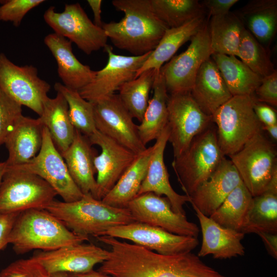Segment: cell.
<instances>
[{
	"mask_svg": "<svg viewBox=\"0 0 277 277\" xmlns=\"http://www.w3.org/2000/svg\"><path fill=\"white\" fill-rule=\"evenodd\" d=\"M167 112L168 142L174 157L184 152L193 138L213 123L212 116L201 109L190 92L169 94Z\"/></svg>",
	"mask_w": 277,
	"mask_h": 277,
	"instance_id": "8fae6325",
	"label": "cell"
},
{
	"mask_svg": "<svg viewBox=\"0 0 277 277\" xmlns=\"http://www.w3.org/2000/svg\"><path fill=\"white\" fill-rule=\"evenodd\" d=\"M54 88L62 94L68 106L69 115L75 129L89 137L97 130L94 121V104L84 99L78 91L56 83Z\"/></svg>",
	"mask_w": 277,
	"mask_h": 277,
	"instance_id": "74e56055",
	"label": "cell"
},
{
	"mask_svg": "<svg viewBox=\"0 0 277 277\" xmlns=\"http://www.w3.org/2000/svg\"><path fill=\"white\" fill-rule=\"evenodd\" d=\"M159 70L150 69L124 83L118 90V97L133 118L141 122L149 101L155 74Z\"/></svg>",
	"mask_w": 277,
	"mask_h": 277,
	"instance_id": "d590c367",
	"label": "cell"
},
{
	"mask_svg": "<svg viewBox=\"0 0 277 277\" xmlns=\"http://www.w3.org/2000/svg\"><path fill=\"white\" fill-rule=\"evenodd\" d=\"M104 49L108 56L106 65L96 71L93 79L78 90L84 99L93 104L114 94L124 83L135 78L137 71L151 52L126 56L114 53L108 45Z\"/></svg>",
	"mask_w": 277,
	"mask_h": 277,
	"instance_id": "5bb4252c",
	"label": "cell"
},
{
	"mask_svg": "<svg viewBox=\"0 0 277 277\" xmlns=\"http://www.w3.org/2000/svg\"><path fill=\"white\" fill-rule=\"evenodd\" d=\"M234 13L245 29L268 48L276 32L277 1L251 0Z\"/></svg>",
	"mask_w": 277,
	"mask_h": 277,
	"instance_id": "4316f807",
	"label": "cell"
},
{
	"mask_svg": "<svg viewBox=\"0 0 277 277\" xmlns=\"http://www.w3.org/2000/svg\"><path fill=\"white\" fill-rule=\"evenodd\" d=\"M87 3L93 14L94 24L98 27H102L103 24L101 17L102 1L88 0Z\"/></svg>",
	"mask_w": 277,
	"mask_h": 277,
	"instance_id": "c3c4849f",
	"label": "cell"
},
{
	"mask_svg": "<svg viewBox=\"0 0 277 277\" xmlns=\"http://www.w3.org/2000/svg\"><path fill=\"white\" fill-rule=\"evenodd\" d=\"M244 29L234 12L212 16L208 29L213 54L236 56Z\"/></svg>",
	"mask_w": 277,
	"mask_h": 277,
	"instance_id": "e575fe53",
	"label": "cell"
},
{
	"mask_svg": "<svg viewBox=\"0 0 277 277\" xmlns=\"http://www.w3.org/2000/svg\"><path fill=\"white\" fill-rule=\"evenodd\" d=\"M127 208L136 222L165 230L173 234L197 238V225L189 221L186 215L175 213L168 199L152 192L135 197Z\"/></svg>",
	"mask_w": 277,
	"mask_h": 277,
	"instance_id": "9a60e30c",
	"label": "cell"
},
{
	"mask_svg": "<svg viewBox=\"0 0 277 277\" xmlns=\"http://www.w3.org/2000/svg\"><path fill=\"white\" fill-rule=\"evenodd\" d=\"M22 106L0 89V146L23 115Z\"/></svg>",
	"mask_w": 277,
	"mask_h": 277,
	"instance_id": "ab89813d",
	"label": "cell"
},
{
	"mask_svg": "<svg viewBox=\"0 0 277 277\" xmlns=\"http://www.w3.org/2000/svg\"><path fill=\"white\" fill-rule=\"evenodd\" d=\"M206 15L197 17L177 28H168L155 49L136 73V77L143 72L160 70L179 49L202 28L206 22Z\"/></svg>",
	"mask_w": 277,
	"mask_h": 277,
	"instance_id": "f1b7e54d",
	"label": "cell"
},
{
	"mask_svg": "<svg viewBox=\"0 0 277 277\" xmlns=\"http://www.w3.org/2000/svg\"><path fill=\"white\" fill-rule=\"evenodd\" d=\"M169 135V131L167 125L153 145L154 150L147 172L137 196L147 192L164 195L169 201L175 213L186 215L183 206L187 202H190V199L186 195L177 193L173 189L164 162V152Z\"/></svg>",
	"mask_w": 277,
	"mask_h": 277,
	"instance_id": "44dd1931",
	"label": "cell"
},
{
	"mask_svg": "<svg viewBox=\"0 0 277 277\" xmlns=\"http://www.w3.org/2000/svg\"><path fill=\"white\" fill-rule=\"evenodd\" d=\"M69 274L71 277H112L109 275L101 272L98 270L95 271L93 269L84 273Z\"/></svg>",
	"mask_w": 277,
	"mask_h": 277,
	"instance_id": "681fc988",
	"label": "cell"
},
{
	"mask_svg": "<svg viewBox=\"0 0 277 277\" xmlns=\"http://www.w3.org/2000/svg\"><path fill=\"white\" fill-rule=\"evenodd\" d=\"M262 130L266 131L269 135L272 141L275 143L277 141V124L273 125H263Z\"/></svg>",
	"mask_w": 277,
	"mask_h": 277,
	"instance_id": "f907efd6",
	"label": "cell"
},
{
	"mask_svg": "<svg viewBox=\"0 0 277 277\" xmlns=\"http://www.w3.org/2000/svg\"><path fill=\"white\" fill-rule=\"evenodd\" d=\"M265 232L277 234V173L267 188L253 197L244 234Z\"/></svg>",
	"mask_w": 277,
	"mask_h": 277,
	"instance_id": "d6a6232c",
	"label": "cell"
},
{
	"mask_svg": "<svg viewBox=\"0 0 277 277\" xmlns=\"http://www.w3.org/2000/svg\"><path fill=\"white\" fill-rule=\"evenodd\" d=\"M89 237L77 234L45 209H32L21 212L12 228L9 244L17 254L32 250L50 251L80 244Z\"/></svg>",
	"mask_w": 277,
	"mask_h": 277,
	"instance_id": "3957f363",
	"label": "cell"
},
{
	"mask_svg": "<svg viewBox=\"0 0 277 277\" xmlns=\"http://www.w3.org/2000/svg\"><path fill=\"white\" fill-rule=\"evenodd\" d=\"M112 4L125 14L119 22L102 26L114 46L134 56L153 51L168 27L155 14L150 0H113Z\"/></svg>",
	"mask_w": 277,
	"mask_h": 277,
	"instance_id": "7a4b0ae2",
	"label": "cell"
},
{
	"mask_svg": "<svg viewBox=\"0 0 277 277\" xmlns=\"http://www.w3.org/2000/svg\"><path fill=\"white\" fill-rule=\"evenodd\" d=\"M39 117L48 130L55 147L62 154L72 143L75 129L69 117L67 101L61 93L57 92L54 98H46Z\"/></svg>",
	"mask_w": 277,
	"mask_h": 277,
	"instance_id": "f546056e",
	"label": "cell"
},
{
	"mask_svg": "<svg viewBox=\"0 0 277 277\" xmlns=\"http://www.w3.org/2000/svg\"><path fill=\"white\" fill-rule=\"evenodd\" d=\"M88 138L75 129L73 141L61 154L72 180L84 194L95 198L96 182L94 158L96 155Z\"/></svg>",
	"mask_w": 277,
	"mask_h": 277,
	"instance_id": "d4e9b609",
	"label": "cell"
},
{
	"mask_svg": "<svg viewBox=\"0 0 277 277\" xmlns=\"http://www.w3.org/2000/svg\"><path fill=\"white\" fill-rule=\"evenodd\" d=\"M254 112L263 125L277 124L276 111L272 106L256 101L253 106Z\"/></svg>",
	"mask_w": 277,
	"mask_h": 277,
	"instance_id": "f6af8a7d",
	"label": "cell"
},
{
	"mask_svg": "<svg viewBox=\"0 0 277 277\" xmlns=\"http://www.w3.org/2000/svg\"><path fill=\"white\" fill-rule=\"evenodd\" d=\"M109 250L93 244L68 245L50 251L36 252L32 257L51 275L56 273H80L89 271L108 256Z\"/></svg>",
	"mask_w": 277,
	"mask_h": 277,
	"instance_id": "d6986e66",
	"label": "cell"
},
{
	"mask_svg": "<svg viewBox=\"0 0 277 277\" xmlns=\"http://www.w3.org/2000/svg\"><path fill=\"white\" fill-rule=\"evenodd\" d=\"M256 101L253 95L232 96L211 115L225 156L239 151L262 130V124L253 109Z\"/></svg>",
	"mask_w": 277,
	"mask_h": 277,
	"instance_id": "5b68a950",
	"label": "cell"
},
{
	"mask_svg": "<svg viewBox=\"0 0 277 277\" xmlns=\"http://www.w3.org/2000/svg\"><path fill=\"white\" fill-rule=\"evenodd\" d=\"M44 127L39 117H19L4 143L9 153L7 167L25 164L37 155L42 145Z\"/></svg>",
	"mask_w": 277,
	"mask_h": 277,
	"instance_id": "cb8c5ba5",
	"label": "cell"
},
{
	"mask_svg": "<svg viewBox=\"0 0 277 277\" xmlns=\"http://www.w3.org/2000/svg\"><path fill=\"white\" fill-rule=\"evenodd\" d=\"M261 238L270 255L277 258V234L259 232L256 233Z\"/></svg>",
	"mask_w": 277,
	"mask_h": 277,
	"instance_id": "7dc6e473",
	"label": "cell"
},
{
	"mask_svg": "<svg viewBox=\"0 0 277 277\" xmlns=\"http://www.w3.org/2000/svg\"><path fill=\"white\" fill-rule=\"evenodd\" d=\"M19 214H0V251L9 244L12 228Z\"/></svg>",
	"mask_w": 277,
	"mask_h": 277,
	"instance_id": "bcb514c9",
	"label": "cell"
},
{
	"mask_svg": "<svg viewBox=\"0 0 277 277\" xmlns=\"http://www.w3.org/2000/svg\"><path fill=\"white\" fill-rule=\"evenodd\" d=\"M236 57L262 77L269 75L276 70L268 48L260 43L245 28Z\"/></svg>",
	"mask_w": 277,
	"mask_h": 277,
	"instance_id": "f35d334b",
	"label": "cell"
},
{
	"mask_svg": "<svg viewBox=\"0 0 277 277\" xmlns=\"http://www.w3.org/2000/svg\"><path fill=\"white\" fill-rule=\"evenodd\" d=\"M7 168L6 162H0V186Z\"/></svg>",
	"mask_w": 277,
	"mask_h": 277,
	"instance_id": "816d5d0a",
	"label": "cell"
},
{
	"mask_svg": "<svg viewBox=\"0 0 277 277\" xmlns=\"http://www.w3.org/2000/svg\"><path fill=\"white\" fill-rule=\"evenodd\" d=\"M95 238L110 248L97 270L112 277H226L191 251L165 255L106 235Z\"/></svg>",
	"mask_w": 277,
	"mask_h": 277,
	"instance_id": "6da1fadb",
	"label": "cell"
},
{
	"mask_svg": "<svg viewBox=\"0 0 277 277\" xmlns=\"http://www.w3.org/2000/svg\"><path fill=\"white\" fill-rule=\"evenodd\" d=\"M241 182L232 162L224 157L209 178L189 196L190 203L210 216Z\"/></svg>",
	"mask_w": 277,
	"mask_h": 277,
	"instance_id": "ffe728a7",
	"label": "cell"
},
{
	"mask_svg": "<svg viewBox=\"0 0 277 277\" xmlns=\"http://www.w3.org/2000/svg\"><path fill=\"white\" fill-rule=\"evenodd\" d=\"M0 277H52L32 257L16 260L0 271Z\"/></svg>",
	"mask_w": 277,
	"mask_h": 277,
	"instance_id": "b9f144b4",
	"label": "cell"
},
{
	"mask_svg": "<svg viewBox=\"0 0 277 277\" xmlns=\"http://www.w3.org/2000/svg\"><path fill=\"white\" fill-rule=\"evenodd\" d=\"M152 89V97L149 100L142 121L137 125L139 137L145 146L156 140L167 125L169 94L161 69L155 74Z\"/></svg>",
	"mask_w": 277,
	"mask_h": 277,
	"instance_id": "4dcf8cb0",
	"label": "cell"
},
{
	"mask_svg": "<svg viewBox=\"0 0 277 277\" xmlns=\"http://www.w3.org/2000/svg\"><path fill=\"white\" fill-rule=\"evenodd\" d=\"M192 207L202 234V245L197 254L199 257L212 255L214 259H227L244 254L245 248L241 243L244 233L222 226Z\"/></svg>",
	"mask_w": 277,
	"mask_h": 277,
	"instance_id": "7402d4cb",
	"label": "cell"
},
{
	"mask_svg": "<svg viewBox=\"0 0 277 277\" xmlns=\"http://www.w3.org/2000/svg\"><path fill=\"white\" fill-rule=\"evenodd\" d=\"M7 167L39 176L54 189L64 202L76 201L84 195L71 177L63 156L45 126L42 145L38 154L25 164Z\"/></svg>",
	"mask_w": 277,
	"mask_h": 277,
	"instance_id": "7c38bea8",
	"label": "cell"
},
{
	"mask_svg": "<svg viewBox=\"0 0 277 277\" xmlns=\"http://www.w3.org/2000/svg\"><path fill=\"white\" fill-rule=\"evenodd\" d=\"M153 11L168 28H177L206 15L197 0H150Z\"/></svg>",
	"mask_w": 277,
	"mask_h": 277,
	"instance_id": "8d00e7d4",
	"label": "cell"
},
{
	"mask_svg": "<svg viewBox=\"0 0 277 277\" xmlns=\"http://www.w3.org/2000/svg\"><path fill=\"white\" fill-rule=\"evenodd\" d=\"M252 203L253 196L242 181L209 217L223 227L243 232Z\"/></svg>",
	"mask_w": 277,
	"mask_h": 277,
	"instance_id": "836d02e7",
	"label": "cell"
},
{
	"mask_svg": "<svg viewBox=\"0 0 277 277\" xmlns=\"http://www.w3.org/2000/svg\"><path fill=\"white\" fill-rule=\"evenodd\" d=\"M228 157L253 197L263 193L277 173L275 143L267 137L262 130Z\"/></svg>",
	"mask_w": 277,
	"mask_h": 277,
	"instance_id": "52a82bcc",
	"label": "cell"
},
{
	"mask_svg": "<svg viewBox=\"0 0 277 277\" xmlns=\"http://www.w3.org/2000/svg\"><path fill=\"white\" fill-rule=\"evenodd\" d=\"M212 54L207 21L187 49L161 67L168 94L190 92L201 66Z\"/></svg>",
	"mask_w": 277,
	"mask_h": 277,
	"instance_id": "30bf717a",
	"label": "cell"
},
{
	"mask_svg": "<svg viewBox=\"0 0 277 277\" xmlns=\"http://www.w3.org/2000/svg\"><path fill=\"white\" fill-rule=\"evenodd\" d=\"M103 235L126 239L165 255L192 251L199 245L197 238L173 234L162 228L138 222L112 227Z\"/></svg>",
	"mask_w": 277,
	"mask_h": 277,
	"instance_id": "e0dca14e",
	"label": "cell"
},
{
	"mask_svg": "<svg viewBox=\"0 0 277 277\" xmlns=\"http://www.w3.org/2000/svg\"><path fill=\"white\" fill-rule=\"evenodd\" d=\"M0 89L22 106L40 116L50 85L38 76L32 65L19 66L0 53Z\"/></svg>",
	"mask_w": 277,
	"mask_h": 277,
	"instance_id": "4fadbf2b",
	"label": "cell"
},
{
	"mask_svg": "<svg viewBox=\"0 0 277 277\" xmlns=\"http://www.w3.org/2000/svg\"><path fill=\"white\" fill-rule=\"evenodd\" d=\"M253 95L257 102L266 103L273 107L277 106V71L263 77L262 82Z\"/></svg>",
	"mask_w": 277,
	"mask_h": 277,
	"instance_id": "7bdbcfd3",
	"label": "cell"
},
{
	"mask_svg": "<svg viewBox=\"0 0 277 277\" xmlns=\"http://www.w3.org/2000/svg\"><path fill=\"white\" fill-rule=\"evenodd\" d=\"M225 156L218 143L216 128L212 123L195 136L171 165L185 195L190 196L207 181Z\"/></svg>",
	"mask_w": 277,
	"mask_h": 277,
	"instance_id": "8992f818",
	"label": "cell"
},
{
	"mask_svg": "<svg viewBox=\"0 0 277 277\" xmlns=\"http://www.w3.org/2000/svg\"><path fill=\"white\" fill-rule=\"evenodd\" d=\"M45 209L74 233L88 237L95 238L112 227L136 222L127 208L108 205L91 194L71 202L54 200Z\"/></svg>",
	"mask_w": 277,
	"mask_h": 277,
	"instance_id": "277c9868",
	"label": "cell"
},
{
	"mask_svg": "<svg viewBox=\"0 0 277 277\" xmlns=\"http://www.w3.org/2000/svg\"><path fill=\"white\" fill-rule=\"evenodd\" d=\"M238 0H204L200 2L206 12L212 16L225 14L230 12Z\"/></svg>",
	"mask_w": 277,
	"mask_h": 277,
	"instance_id": "ee69618b",
	"label": "cell"
},
{
	"mask_svg": "<svg viewBox=\"0 0 277 277\" xmlns=\"http://www.w3.org/2000/svg\"><path fill=\"white\" fill-rule=\"evenodd\" d=\"M211 58L232 96L253 95L263 77L235 56L214 53Z\"/></svg>",
	"mask_w": 277,
	"mask_h": 277,
	"instance_id": "1f68e13d",
	"label": "cell"
},
{
	"mask_svg": "<svg viewBox=\"0 0 277 277\" xmlns=\"http://www.w3.org/2000/svg\"><path fill=\"white\" fill-rule=\"evenodd\" d=\"M93 104L95 127L98 131L136 154L146 150V146L139 137L137 125L118 94H114Z\"/></svg>",
	"mask_w": 277,
	"mask_h": 277,
	"instance_id": "2e32d148",
	"label": "cell"
},
{
	"mask_svg": "<svg viewBox=\"0 0 277 277\" xmlns=\"http://www.w3.org/2000/svg\"><path fill=\"white\" fill-rule=\"evenodd\" d=\"M88 138L101 149L94 158V165L97 173L95 198L102 200L138 154L97 130Z\"/></svg>",
	"mask_w": 277,
	"mask_h": 277,
	"instance_id": "ac0fdd59",
	"label": "cell"
},
{
	"mask_svg": "<svg viewBox=\"0 0 277 277\" xmlns=\"http://www.w3.org/2000/svg\"><path fill=\"white\" fill-rule=\"evenodd\" d=\"M154 145L138 154L125 171L113 187L103 198L105 204L120 208H127L128 204L138 195L146 176Z\"/></svg>",
	"mask_w": 277,
	"mask_h": 277,
	"instance_id": "83f0119b",
	"label": "cell"
},
{
	"mask_svg": "<svg viewBox=\"0 0 277 277\" xmlns=\"http://www.w3.org/2000/svg\"><path fill=\"white\" fill-rule=\"evenodd\" d=\"M43 17L54 33L74 43L87 55L107 45L104 30L91 21L79 3L65 5L62 12L50 6Z\"/></svg>",
	"mask_w": 277,
	"mask_h": 277,
	"instance_id": "9c48e42d",
	"label": "cell"
},
{
	"mask_svg": "<svg viewBox=\"0 0 277 277\" xmlns=\"http://www.w3.org/2000/svg\"><path fill=\"white\" fill-rule=\"evenodd\" d=\"M57 195L39 176L7 167L0 186V214L45 209Z\"/></svg>",
	"mask_w": 277,
	"mask_h": 277,
	"instance_id": "ba28073f",
	"label": "cell"
},
{
	"mask_svg": "<svg viewBox=\"0 0 277 277\" xmlns=\"http://www.w3.org/2000/svg\"><path fill=\"white\" fill-rule=\"evenodd\" d=\"M44 42L57 63L58 76L65 87L78 91L93 79L96 71L77 60L70 41L53 33Z\"/></svg>",
	"mask_w": 277,
	"mask_h": 277,
	"instance_id": "603a6c76",
	"label": "cell"
},
{
	"mask_svg": "<svg viewBox=\"0 0 277 277\" xmlns=\"http://www.w3.org/2000/svg\"><path fill=\"white\" fill-rule=\"evenodd\" d=\"M0 2V21L11 22L19 27L26 14L44 3V0H7Z\"/></svg>",
	"mask_w": 277,
	"mask_h": 277,
	"instance_id": "60d3db41",
	"label": "cell"
},
{
	"mask_svg": "<svg viewBox=\"0 0 277 277\" xmlns=\"http://www.w3.org/2000/svg\"><path fill=\"white\" fill-rule=\"evenodd\" d=\"M190 94L201 109L210 116L232 96L211 57L201 66Z\"/></svg>",
	"mask_w": 277,
	"mask_h": 277,
	"instance_id": "484cf974",
	"label": "cell"
},
{
	"mask_svg": "<svg viewBox=\"0 0 277 277\" xmlns=\"http://www.w3.org/2000/svg\"><path fill=\"white\" fill-rule=\"evenodd\" d=\"M52 277H71L69 273L65 272L56 273L52 274Z\"/></svg>",
	"mask_w": 277,
	"mask_h": 277,
	"instance_id": "f5cc1de1",
	"label": "cell"
}]
</instances>
